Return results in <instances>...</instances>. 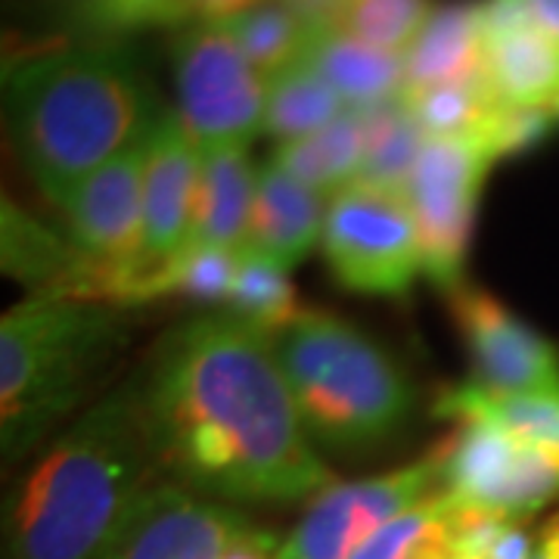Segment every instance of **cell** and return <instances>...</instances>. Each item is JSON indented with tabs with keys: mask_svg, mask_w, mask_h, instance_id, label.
<instances>
[{
	"mask_svg": "<svg viewBox=\"0 0 559 559\" xmlns=\"http://www.w3.org/2000/svg\"><path fill=\"white\" fill-rule=\"evenodd\" d=\"M140 385L168 481L234 507H286L333 485L274 336L240 314L218 311L178 326Z\"/></svg>",
	"mask_w": 559,
	"mask_h": 559,
	"instance_id": "1",
	"label": "cell"
},
{
	"mask_svg": "<svg viewBox=\"0 0 559 559\" xmlns=\"http://www.w3.org/2000/svg\"><path fill=\"white\" fill-rule=\"evenodd\" d=\"M159 476L143 385L124 382L16 479L3 503V559H103Z\"/></svg>",
	"mask_w": 559,
	"mask_h": 559,
	"instance_id": "2",
	"label": "cell"
},
{
	"mask_svg": "<svg viewBox=\"0 0 559 559\" xmlns=\"http://www.w3.org/2000/svg\"><path fill=\"white\" fill-rule=\"evenodd\" d=\"M7 119L28 175L62 205L81 180L146 140L159 109L128 53L72 47L7 72Z\"/></svg>",
	"mask_w": 559,
	"mask_h": 559,
	"instance_id": "3",
	"label": "cell"
},
{
	"mask_svg": "<svg viewBox=\"0 0 559 559\" xmlns=\"http://www.w3.org/2000/svg\"><path fill=\"white\" fill-rule=\"evenodd\" d=\"M119 314L100 301L32 296L0 320V448L25 460L57 432L121 345Z\"/></svg>",
	"mask_w": 559,
	"mask_h": 559,
	"instance_id": "4",
	"label": "cell"
},
{
	"mask_svg": "<svg viewBox=\"0 0 559 559\" xmlns=\"http://www.w3.org/2000/svg\"><path fill=\"white\" fill-rule=\"evenodd\" d=\"M274 348L318 448L370 451L404 429L417 392L399 360L355 323L301 308L274 336Z\"/></svg>",
	"mask_w": 559,
	"mask_h": 559,
	"instance_id": "5",
	"label": "cell"
},
{
	"mask_svg": "<svg viewBox=\"0 0 559 559\" xmlns=\"http://www.w3.org/2000/svg\"><path fill=\"white\" fill-rule=\"evenodd\" d=\"M178 116L202 150L249 146L264 131L267 81L224 22H190L175 40Z\"/></svg>",
	"mask_w": 559,
	"mask_h": 559,
	"instance_id": "6",
	"label": "cell"
},
{
	"mask_svg": "<svg viewBox=\"0 0 559 559\" xmlns=\"http://www.w3.org/2000/svg\"><path fill=\"white\" fill-rule=\"evenodd\" d=\"M498 150L481 138H429L404 187L423 242V274L448 296L463 286L476 212Z\"/></svg>",
	"mask_w": 559,
	"mask_h": 559,
	"instance_id": "7",
	"label": "cell"
},
{
	"mask_svg": "<svg viewBox=\"0 0 559 559\" xmlns=\"http://www.w3.org/2000/svg\"><path fill=\"white\" fill-rule=\"evenodd\" d=\"M150 138V134H146ZM146 140L106 162L62 200L69 242L84 261L94 301H138L143 280Z\"/></svg>",
	"mask_w": 559,
	"mask_h": 559,
	"instance_id": "8",
	"label": "cell"
},
{
	"mask_svg": "<svg viewBox=\"0 0 559 559\" xmlns=\"http://www.w3.org/2000/svg\"><path fill=\"white\" fill-rule=\"evenodd\" d=\"M323 259L345 289L401 299L423 274V242L411 205L399 190L352 183L326 209Z\"/></svg>",
	"mask_w": 559,
	"mask_h": 559,
	"instance_id": "9",
	"label": "cell"
},
{
	"mask_svg": "<svg viewBox=\"0 0 559 559\" xmlns=\"http://www.w3.org/2000/svg\"><path fill=\"white\" fill-rule=\"evenodd\" d=\"M441 441V491L463 510L507 522H528L559 500V463L516 432L463 419Z\"/></svg>",
	"mask_w": 559,
	"mask_h": 559,
	"instance_id": "10",
	"label": "cell"
},
{
	"mask_svg": "<svg viewBox=\"0 0 559 559\" xmlns=\"http://www.w3.org/2000/svg\"><path fill=\"white\" fill-rule=\"evenodd\" d=\"M441 491V451L380 476L333 481L280 544L277 559H352L382 525Z\"/></svg>",
	"mask_w": 559,
	"mask_h": 559,
	"instance_id": "11",
	"label": "cell"
},
{
	"mask_svg": "<svg viewBox=\"0 0 559 559\" xmlns=\"http://www.w3.org/2000/svg\"><path fill=\"white\" fill-rule=\"evenodd\" d=\"M476 385L513 399H559V352L535 326L491 293L460 286L451 293Z\"/></svg>",
	"mask_w": 559,
	"mask_h": 559,
	"instance_id": "12",
	"label": "cell"
},
{
	"mask_svg": "<svg viewBox=\"0 0 559 559\" xmlns=\"http://www.w3.org/2000/svg\"><path fill=\"white\" fill-rule=\"evenodd\" d=\"M255 522L178 481L153 485L103 559H224Z\"/></svg>",
	"mask_w": 559,
	"mask_h": 559,
	"instance_id": "13",
	"label": "cell"
},
{
	"mask_svg": "<svg viewBox=\"0 0 559 559\" xmlns=\"http://www.w3.org/2000/svg\"><path fill=\"white\" fill-rule=\"evenodd\" d=\"M202 146L180 121L178 109H162L146 138L143 162V280L183 255L193 240L197 197H200Z\"/></svg>",
	"mask_w": 559,
	"mask_h": 559,
	"instance_id": "14",
	"label": "cell"
},
{
	"mask_svg": "<svg viewBox=\"0 0 559 559\" xmlns=\"http://www.w3.org/2000/svg\"><path fill=\"white\" fill-rule=\"evenodd\" d=\"M481 75L500 106L538 109L559 121V40L525 0H481Z\"/></svg>",
	"mask_w": 559,
	"mask_h": 559,
	"instance_id": "15",
	"label": "cell"
},
{
	"mask_svg": "<svg viewBox=\"0 0 559 559\" xmlns=\"http://www.w3.org/2000/svg\"><path fill=\"white\" fill-rule=\"evenodd\" d=\"M326 209L330 200H323L318 190L280 168L277 162L261 165L242 255L293 271L323 237Z\"/></svg>",
	"mask_w": 559,
	"mask_h": 559,
	"instance_id": "16",
	"label": "cell"
},
{
	"mask_svg": "<svg viewBox=\"0 0 559 559\" xmlns=\"http://www.w3.org/2000/svg\"><path fill=\"white\" fill-rule=\"evenodd\" d=\"M255 187L259 168L249 159V146L202 150L200 197L190 246H212L242 255L255 205Z\"/></svg>",
	"mask_w": 559,
	"mask_h": 559,
	"instance_id": "17",
	"label": "cell"
},
{
	"mask_svg": "<svg viewBox=\"0 0 559 559\" xmlns=\"http://www.w3.org/2000/svg\"><path fill=\"white\" fill-rule=\"evenodd\" d=\"M481 3L436 7L417 40L404 53V87L417 94L436 84L469 81L481 75Z\"/></svg>",
	"mask_w": 559,
	"mask_h": 559,
	"instance_id": "18",
	"label": "cell"
},
{
	"mask_svg": "<svg viewBox=\"0 0 559 559\" xmlns=\"http://www.w3.org/2000/svg\"><path fill=\"white\" fill-rule=\"evenodd\" d=\"M305 60L318 69L352 112L401 97L404 57L370 47L340 28H320Z\"/></svg>",
	"mask_w": 559,
	"mask_h": 559,
	"instance_id": "19",
	"label": "cell"
},
{
	"mask_svg": "<svg viewBox=\"0 0 559 559\" xmlns=\"http://www.w3.org/2000/svg\"><path fill=\"white\" fill-rule=\"evenodd\" d=\"M271 162L318 190L323 200L358 183L364 171V124L358 112H345L308 138L280 143Z\"/></svg>",
	"mask_w": 559,
	"mask_h": 559,
	"instance_id": "20",
	"label": "cell"
},
{
	"mask_svg": "<svg viewBox=\"0 0 559 559\" xmlns=\"http://www.w3.org/2000/svg\"><path fill=\"white\" fill-rule=\"evenodd\" d=\"M436 414L448 423L485 419L538 444L559 463V399H513L495 395L476 382L454 385L436 401Z\"/></svg>",
	"mask_w": 559,
	"mask_h": 559,
	"instance_id": "21",
	"label": "cell"
},
{
	"mask_svg": "<svg viewBox=\"0 0 559 559\" xmlns=\"http://www.w3.org/2000/svg\"><path fill=\"white\" fill-rule=\"evenodd\" d=\"M345 112L348 106L308 60H299L267 81L264 131L277 140V146L308 138Z\"/></svg>",
	"mask_w": 559,
	"mask_h": 559,
	"instance_id": "22",
	"label": "cell"
},
{
	"mask_svg": "<svg viewBox=\"0 0 559 559\" xmlns=\"http://www.w3.org/2000/svg\"><path fill=\"white\" fill-rule=\"evenodd\" d=\"M364 124V171L360 180L404 193L407 178L426 146V131L404 97L358 112Z\"/></svg>",
	"mask_w": 559,
	"mask_h": 559,
	"instance_id": "23",
	"label": "cell"
},
{
	"mask_svg": "<svg viewBox=\"0 0 559 559\" xmlns=\"http://www.w3.org/2000/svg\"><path fill=\"white\" fill-rule=\"evenodd\" d=\"M224 25L234 32L242 53L259 69L264 81H271L283 69L305 60L311 40L320 32L286 0H264L259 7L227 20Z\"/></svg>",
	"mask_w": 559,
	"mask_h": 559,
	"instance_id": "24",
	"label": "cell"
},
{
	"mask_svg": "<svg viewBox=\"0 0 559 559\" xmlns=\"http://www.w3.org/2000/svg\"><path fill=\"white\" fill-rule=\"evenodd\" d=\"M460 516L457 500L436 491L382 525L352 559H436L454 547Z\"/></svg>",
	"mask_w": 559,
	"mask_h": 559,
	"instance_id": "25",
	"label": "cell"
},
{
	"mask_svg": "<svg viewBox=\"0 0 559 559\" xmlns=\"http://www.w3.org/2000/svg\"><path fill=\"white\" fill-rule=\"evenodd\" d=\"M411 112L423 124L426 138H469L481 134L498 112V97L491 94L485 75L469 81L436 84L417 94H401Z\"/></svg>",
	"mask_w": 559,
	"mask_h": 559,
	"instance_id": "26",
	"label": "cell"
},
{
	"mask_svg": "<svg viewBox=\"0 0 559 559\" xmlns=\"http://www.w3.org/2000/svg\"><path fill=\"white\" fill-rule=\"evenodd\" d=\"M237 271H240L237 252H224L212 246H187L180 259L162 267L156 277L146 280L140 301L159 299V296H187L197 301L227 305Z\"/></svg>",
	"mask_w": 559,
	"mask_h": 559,
	"instance_id": "27",
	"label": "cell"
},
{
	"mask_svg": "<svg viewBox=\"0 0 559 559\" xmlns=\"http://www.w3.org/2000/svg\"><path fill=\"white\" fill-rule=\"evenodd\" d=\"M227 311H234L242 320L261 326L264 333L277 336L289 320H296L301 308L296 305V289L289 283V271H283L271 261L240 255V271H237L230 299H227Z\"/></svg>",
	"mask_w": 559,
	"mask_h": 559,
	"instance_id": "28",
	"label": "cell"
},
{
	"mask_svg": "<svg viewBox=\"0 0 559 559\" xmlns=\"http://www.w3.org/2000/svg\"><path fill=\"white\" fill-rule=\"evenodd\" d=\"M429 16V0H348L333 28L404 57Z\"/></svg>",
	"mask_w": 559,
	"mask_h": 559,
	"instance_id": "29",
	"label": "cell"
},
{
	"mask_svg": "<svg viewBox=\"0 0 559 559\" xmlns=\"http://www.w3.org/2000/svg\"><path fill=\"white\" fill-rule=\"evenodd\" d=\"M103 16L116 25H178V0H100Z\"/></svg>",
	"mask_w": 559,
	"mask_h": 559,
	"instance_id": "30",
	"label": "cell"
},
{
	"mask_svg": "<svg viewBox=\"0 0 559 559\" xmlns=\"http://www.w3.org/2000/svg\"><path fill=\"white\" fill-rule=\"evenodd\" d=\"M264 0H178L180 22H227Z\"/></svg>",
	"mask_w": 559,
	"mask_h": 559,
	"instance_id": "31",
	"label": "cell"
},
{
	"mask_svg": "<svg viewBox=\"0 0 559 559\" xmlns=\"http://www.w3.org/2000/svg\"><path fill=\"white\" fill-rule=\"evenodd\" d=\"M280 544H283V540H280L274 532L255 525V528H252V532H249V535H246V538H242L224 559H277Z\"/></svg>",
	"mask_w": 559,
	"mask_h": 559,
	"instance_id": "32",
	"label": "cell"
},
{
	"mask_svg": "<svg viewBox=\"0 0 559 559\" xmlns=\"http://www.w3.org/2000/svg\"><path fill=\"white\" fill-rule=\"evenodd\" d=\"M528 559H559V510L535 532V550Z\"/></svg>",
	"mask_w": 559,
	"mask_h": 559,
	"instance_id": "33",
	"label": "cell"
},
{
	"mask_svg": "<svg viewBox=\"0 0 559 559\" xmlns=\"http://www.w3.org/2000/svg\"><path fill=\"white\" fill-rule=\"evenodd\" d=\"M525 7L540 28L559 40V0H525Z\"/></svg>",
	"mask_w": 559,
	"mask_h": 559,
	"instance_id": "34",
	"label": "cell"
},
{
	"mask_svg": "<svg viewBox=\"0 0 559 559\" xmlns=\"http://www.w3.org/2000/svg\"><path fill=\"white\" fill-rule=\"evenodd\" d=\"M436 559H469V557H463V554H457V550L451 547L448 554H441V557H436Z\"/></svg>",
	"mask_w": 559,
	"mask_h": 559,
	"instance_id": "35",
	"label": "cell"
},
{
	"mask_svg": "<svg viewBox=\"0 0 559 559\" xmlns=\"http://www.w3.org/2000/svg\"><path fill=\"white\" fill-rule=\"evenodd\" d=\"M333 3H336V10H340V13H342V7H345L348 0H333ZM336 20H340V16H336Z\"/></svg>",
	"mask_w": 559,
	"mask_h": 559,
	"instance_id": "36",
	"label": "cell"
}]
</instances>
